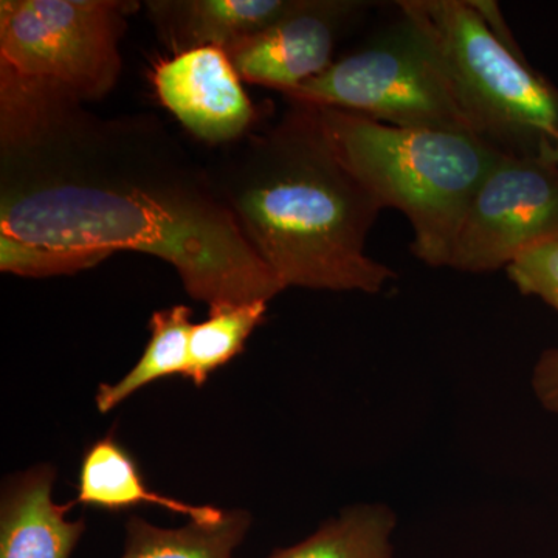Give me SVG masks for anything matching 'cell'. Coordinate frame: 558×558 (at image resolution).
<instances>
[{"label": "cell", "mask_w": 558, "mask_h": 558, "mask_svg": "<svg viewBox=\"0 0 558 558\" xmlns=\"http://www.w3.org/2000/svg\"><path fill=\"white\" fill-rule=\"evenodd\" d=\"M538 156L550 161V163L558 165V137L546 142L545 145L539 148Z\"/></svg>", "instance_id": "19"}, {"label": "cell", "mask_w": 558, "mask_h": 558, "mask_svg": "<svg viewBox=\"0 0 558 558\" xmlns=\"http://www.w3.org/2000/svg\"><path fill=\"white\" fill-rule=\"evenodd\" d=\"M209 168L242 236L284 289L380 293L395 270L366 253L380 202L349 170L315 106L231 143Z\"/></svg>", "instance_id": "2"}, {"label": "cell", "mask_w": 558, "mask_h": 558, "mask_svg": "<svg viewBox=\"0 0 558 558\" xmlns=\"http://www.w3.org/2000/svg\"><path fill=\"white\" fill-rule=\"evenodd\" d=\"M153 83L165 108L208 145H231L258 121L229 54L218 47L183 51L160 61Z\"/></svg>", "instance_id": "9"}, {"label": "cell", "mask_w": 558, "mask_h": 558, "mask_svg": "<svg viewBox=\"0 0 558 558\" xmlns=\"http://www.w3.org/2000/svg\"><path fill=\"white\" fill-rule=\"evenodd\" d=\"M120 252L171 264L209 307L284 286L242 236L207 168L157 117H100L0 78V270L50 278Z\"/></svg>", "instance_id": "1"}, {"label": "cell", "mask_w": 558, "mask_h": 558, "mask_svg": "<svg viewBox=\"0 0 558 558\" xmlns=\"http://www.w3.org/2000/svg\"><path fill=\"white\" fill-rule=\"evenodd\" d=\"M190 307L178 306L156 312L150 317L148 347L134 366L112 385H100L97 391V409L109 413L131 398L134 392L163 377L182 374L185 377L190 363V337L193 330Z\"/></svg>", "instance_id": "15"}, {"label": "cell", "mask_w": 558, "mask_h": 558, "mask_svg": "<svg viewBox=\"0 0 558 558\" xmlns=\"http://www.w3.org/2000/svg\"><path fill=\"white\" fill-rule=\"evenodd\" d=\"M282 95L289 101L349 110L391 126L475 135L438 51L405 13L366 46Z\"/></svg>", "instance_id": "5"}, {"label": "cell", "mask_w": 558, "mask_h": 558, "mask_svg": "<svg viewBox=\"0 0 558 558\" xmlns=\"http://www.w3.org/2000/svg\"><path fill=\"white\" fill-rule=\"evenodd\" d=\"M532 389L543 409L558 414V348L539 355L532 373Z\"/></svg>", "instance_id": "18"}, {"label": "cell", "mask_w": 558, "mask_h": 558, "mask_svg": "<svg viewBox=\"0 0 558 558\" xmlns=\"http://www.w3.org/2000/svg\"><path fill=\"white\" fill-rule=\"evenodd\" d=\"M558 236V165L499 154L459 226L450 269L486 274Z\"/></svg>", "instance_id": "7"}, {"label": "cell", "mask_w": 558, "mask_h": 558, "mask_svg": "<svg viewBox=\"0 0 558 558\" xmlns=\"http://www.w3.org/2000/svg\"><path fill=\"white\" fill-rule=\"evenodd\" d=\"M366 7L359 0H299L284 17L227 54L241 80L284 94L332 64L340 33Z\"/></svg>", "instance_id": "8"}, {"label": "cell", "mask_w": 558, "mask_h": 558, "mask_svg": "<svg viewBox=\"0 0 558 558\" xmlns=\"http://www.w3.org/2000/svg\"><path fill=\"white\" fill-rule=\"evenodd\" d=\"M267 304L269 301H248L209 307L208 318L191 330L186 379L202 387L216 369L241 354L250 333L266 318Z\"/></svg>", "instance_id": "16"}, {"label": "cell", "mask_w": 558, "mask_h": 558, "mask_svg": "<svg viewBox=\"0 0 558 558\" xmlns=\"http://www.w3.org/2000/svg\"><path fill=\"white\" fill-rule=\"evenodd\" d=\"M395 529L396 515L388 506H351L311 537L267 558H392Z\"/></svg>", "instance_id": "14"}, {"label": "cell", "mask_w": 558, "mask_h": 558, "mask_svg": "<svg viewBox=\"0 0 558 558\" xmlns=\"http://www.w3.org/2000/svg\"><path fill=\"white\" fill-rule=\"evenodd\" d=\"M424 28L476 137L509 156H538L558 137V89L506 46L472 0L398 2Z\"/></svg>", "instance_id": "4"}, {"label": "cell", "mask_w": 558, "mask_h": 558, "mask_svg": "<svg viewBox=\"0 0 558 558\" xmlns=\"http://www.w3.org/2000/svg\"><path fill=\"white\" fill-rule=\"evenodd\" d=\"M137 9L121 0H2L0 78L101 100L120 78V40Z\"/></svg>", "instance_id": "6"}, {"label": "cell", "mask_w": 558, "mask_h": 558, "mask_svg": "<svg viewBox=\"0 0 558 558\" xmlns=\"http://www.w3.org/2000/svg\"><path fill=\"white\" fill-rule=\"evenodd\" d=\"M315 109L355 178L381 207L409 218L413 255L429 267H449L470 202L501 153L472 134L410 130L349 110Z\"/></svg>", "instance_id": "3"}, {"label": "cell", "mask_w": 558, "mask_h": 558, "mask_svg": "<svg viewBox=\"0 0 558 558\" xmlns=\"http://www.w3.org/2000/svg\"><path fill=\"white\" fill-rule=\"evenodd\" d=\"M299 0H156L146 2L172 53L218 47L226 51L266 31Z\"/></svg>", "instance_id": "11"}, {"label": "cell", "mask_w": 558, "mask_h": 558, "mask_svg": "<svg viewBox=\"0 0 558 558\" xmlns=\"http://www.w3.org/2000/svg\"><path fill=\"white\" fill-rule=\"evenodd\" d=\"M78 502L108 510H124L138 505L159 506L201 523L219 521L226 513L213 506H193L150 490L131 454L109 436L97 440L84 454Z\"/></svg>", "instance_id": "12"}, {"label": "cell", "mask_w": 558, "mask_h": 558, "mask_svg": "<svg viewBox=\"0 0 558 558\" xmlns=\"http://www.w3.org/2000/svg\"><path fill=\"white\" fill-rule=\"evenodd\" d=\"M252 519L244 510H230L213 523L190 521L183 527H159L131 517L121 558H234Z\"/></svg>", "instance_id": "13"}, {"label": "cell", "mask_w": 558, "mask_h": 558, "mask_svg": "<svg viewBox=\"0 0 558 558\" xmlns=\"http://www.w3.org/2000/svg\"><path fill=\"white\" fill-rule=\"evenodd\" d=\"M57 470L36 465L7 484L0 508V558H69L83 537V520L53 501Z\"/></svg>", "instance_id": "10"}, {"label": "cell", "mask_w": 558, "mask_h": 558, "mask_svg": "<svg viewBox=\"0 0 558 558\" xmlns=\"http://www.w3.org/2000/svg\"><path fill=\"white\" fill-rule=\"evenodd\" d=\"M506 270L523 295L538 296L558 312V236L524 250Z\"/></svg>", "instance_id": "17"}]
</instances>
